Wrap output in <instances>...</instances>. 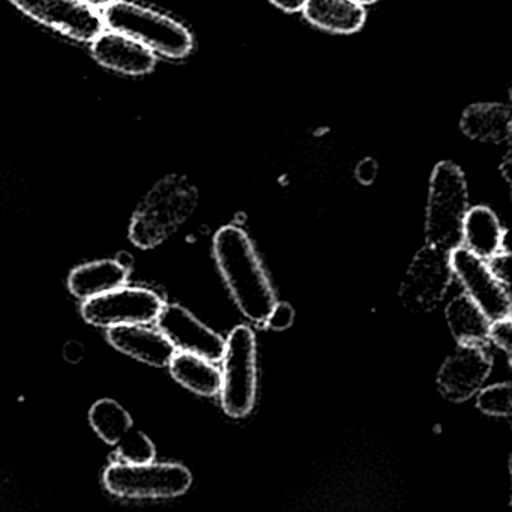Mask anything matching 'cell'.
<instances>
[{"mask_svg":"<svg viewBox=\"0 0 512 512\" xmlns=\"http://www.w3.org/2000/svg\"><path fill=\"white\" fill-rule=\"evenodd\" d=\"M214 254L236 304L254 323H265L275 302L268 275L247 233L236 226L218 230Z\"/></svg>","mask_w":512,"mask_h":512,"instance_id":"cell-1","label":"cell"},{"mask_svg":"<svg viewBox=\"0 0 512 512\" xmlns=\"http://www.w3.org/2000/svg\"><path fill=\"white\" fill-rule=\"evenodd\" d=\"M197 205V191L185 179L160 182L134 214L130 239L137 247L151 250L169 239Z\"/></svg>","mask_w":512,"mask_h":512,"instance_id":"cell-2","label":"cell"},{"mask_svg":"<svg viewBox=\"0 0 512 512\" xmlns=\"http://www.w3.org/2000/svg\"><path fill=\"white\" fill-rule=\"evenodd\" d=\"M469 211L466 179L460 167L442 161L434 167L428 194L425 241L451 253L463 245V223Z\"/></svg>","mask_w":512,"mask_h":512,"instance_id":"cell-3","label":"cell"},{"mask_svg":"<svg viewBox=\"0 0 512 512\" xmlns=\"http://www.w3.org/2000/svg\"><path fill=\"white\" fill-rule=\"evenodd\" d=\"M103 23L166 58H185L193 50V37L181 23L125 0H113L104 8Z\"/></svg>","mask_w":512,"mask_h":512,"instance_id":"cell-4","label":"cell"},{"mask_svg":"<svg viewBox=\"0 0 512 512\" xmlns=\"http://www.w3.org/2000/svg\"><path fill=\"white\" fill-rule=\"evenodd\" d=\"M110 493L125 499H170L190 490V470L176 463L110 464L103 476Z\"/></svg>","mask_w":512,"mask_h":512,"instance_id":"cell-5","label":"cell"},{"mask_svg":"<svg viewBox=\"0 0 512 512\" xmlns=\"http://www.w3.org/2000/svg\"><path fill=\"white\" fill-rule=\"evenodd\" d=\"M221 371V403L227 415L242 418L254 407L257 389V346L248 326H236L226 341Z\"/></svg>","mask_w":512,"mask_h":512,"instance_id":"cell-6","label":"cell"},{"mask_svg":"<svg viewBox=\"0 0 512 512\" xmlns=\"http://www.w3.org/2000/svg\"><path fill=\"white\" fill-rule=\"evenodd\" d=\"M452 274L448 251L425 244L407 269L401 284V301L413 313L434 310L445 298Z\"/></svg>","mask_w":512,"mask_h":512,"instance_id":"cell-7","label":"cell"},{"mask_svg":"<svg viewBox=\"0 0 512 512\" xmlns=\"http://www.w3.org/2000/svg\"><path fill=\"white\" fill-rule=\"evenodd\" d=\"M163 305L160 296L152 290L122 286L86 299L82 305V316L86 322L100 328L149 325L157 320Z\"/></svg>","mask_w":512,"mask_h":512,"instance_id":"cell-8","label":"cell"},{"mask_svg":"<svg viewBox=\"0 0 512 512\" xmlns=\"http://www.w3.org/2000/svg\"><path fill=\"white\" fill-rule=\"evenodd\" d=\"M452 272L460 278L466 295L493 320L511 317V299L506 287L491 275L487 262L463 245L449 253Z\"/></svg>","mask_w":512,"mask_h":512,"instance_id":"cell-9","label":"cell"},{"mask_svg":"<svg viewBox=\"0 0 512 512\" xmlns=\"http://www.w3.org/2000/svg\"><path fill=\"white\" fill-rule=\"evenodd\" d=\"M32 19L79 41H92L103 32V17L82 0H11Z\"/></svg>","mask_w":512,"mask_h":512,"instance_id":"cell-10","label":"cell"},{"mask_svg":"<svg viewBox=\"0 0 512 512\" xmlns=\"http://www.w3.org/2000/svg\"><path fill=\"white\" fill-rule=\"evenodd\" d=\"M155 322L158 331L163 332L179 352L193 353L211 362L223 359L226 350L224 338L181 305L164 304Z\"/></svg>","mask_w":512,"mask_h":512,"instance_id":"cell-11","label":"cell"},{"mask_svg":"<svg viewBox=\"0 0 512 512\" xmlns=\"http://www.w3.org/2000/svg\"><path fill=\"white\" fill-rule=\"evenodd\" d=\"M493 361L482 346L460 344L437 374V385L449 401L469 400L490 376Z\"/></svg>","mask_w":512,"mask_h":512,"instance_id":"cell-12","label":"cell"},{"mask_svg":"<svg viewBox=\"0 0 512 512\" xmlns=\"http://www.w3.org/2000/svg\"><path fill=\"white\" fill-rule=\"evenodd\" d=\"M92 55L103 67L128 76H143L154 70L155 53L121 32H101L92 40Z\"/></svg>","mask_w":512,"mask_h":512,"instance_id":"cell-13","label":"cell"},{"mask_svg":"<svg viewBox=\"0 0 512 512\" xmlns=\"http://www.w3.org/2000/svg\"><path fill=\"white\" fill-rule=\"evenodd\" d=\"M107 340L119 352L152 367H167L176 353L163 332L145 325L113 326L107 332Z\"/></svg>","mask_w":512,"mask_h":512,"instance_id":"cell-14","label":"cell"},{"mask_svg":"<svg viewBox=\"0 0 512 512\" xmlns=\"http://www.w3.org/2000/svg\"><path fill=\"white\" fill-rule=\"evenodd\" d=\"M127 280L128 269L121 262L98 260L74 269L68 278V287L74 296L86 301L125 286Z\"/></svg>","mask_w":512,"mask_h":512,"instance_id":"cell-15","label":"cell"},{"mask_svg":"<svg viewBox=\"0 0 512 512\" xmlns=\"http://www.w3.org/2000/svg\"><path fill=\"white\" fill-rule=\"evenodd\" d=\"M460 128L469 139L478 142H505L511 137V110L505 104H473L464 110Z\"/></svg>","mask_w":512,"mask_h":512,"instance_id":"cell-16","label":"cell"},{"mask_svg":"<svg viewBox=\"0 0 512 512\" xmlns=\"http://www.w3.org/2000/svg\"><path fill=\"white\" fill-rule=\"evenodd\" d=\"M305 19L334 34H355L365 23L364 5L353 0H307Z\"/></svg>","mask_w":512,"mask_h":512,"instance_id":"cell-17","label":"cell"},{"mask_svg":"<svg viewBox=\"0 0 512 512\" xmlns=\"http://www.w3.org/2000/svg\"><path fill=\"white\" fill-rule=\"evenodd\" d=\"M176 382L203 397L217 395L221 389V371L211 361L193 353L176 352L169 364Z\"/></svg>","mask_w":512,"mask_h":512,"instance_id":"cell-18","label":"cell"},{"mask_svg":"<svg viewBox=\"0 0 512 512\" xmlns=\"http://www.w3.org/2000/svg\"><path fill=\"white\" fill-rule=\"evenodd\" d=\"M449 329L458 344L484 346L488 341L490 319L467 295H458L446 308Z\"/></svg>","mask_w":512,"mask_h":512,"instance_id":"cell-19","label":"cell"},{"mask_svg":"<svg viewBox=\"0 0 512 512\" xmlns=\"http://www.w3.org/2000/svg\"><path fill=\"white\" fill-rule=\"evenodd\" d=\"M503 229L496 214L485 206L469 209L463 223V242L470 253L488 260L499 253Z\"/></svg>","mask_w":512,"mask_h":512,"instance_id":"cell-20","label":"cell"},{"mask_svg":"<svg viewBox=\"0 0 512 512\" xmlns=\"http://www.w3.org/2000/svg\"><path fill=\"white\" fill-rule=\"evenodd\" d=\"M89 421L95 433L109 443L116 446L124 437L128 436L134 428L133 418L118 401L104 398L97 401L89 412Z\"/></svg>","mask_w":512,"mask_h":512,"instance_id":"cell-21","label":"cell"},{"mask_svg":"<svg viewBox=\"0 0 512 512\" xmlns=\"http://www.w3.org/2000/svg\"><path fill=\"white\" fill-rule=\"evenodd\" d=\"M116 449L125 463H149L155 458L154 443L143 431L136 428H133L128 436L116 445Z\"/></svg>","mask_w":512,"mask_h":512,"instance_id":"cell-22","label":"cell"},{"mask_svg":"<svg viewBox=\"0 0 512 512\" xmlns=\"http://www.w3.org/2000/svg\"><path fill=\"white\" fill-rule=\"evenodd\" d=\"M476 406L481 412L491 416L511 415V385L509 383H497L485 389H479Z\"/></svg>","mask_w":512,"mask_h":512,"instance_id":"cell-23","label":"cell"},{"mask_svg":"<svg viewBox=\"0 0 512 512\" xmlns=\"http://www.w3.org/2000/svg\"><path fill=\"white\" fill-rule=\"evenodd\" d=\"M488 341L496 344L499 349L505 350L508 355L512 353V326L511 317L493 320L488 329Z\"/></svg>","mask_w":512,"mask_h":512,"instance_id":"cell-24","label":"cell"},{"mask_svg":"<svg viewBox=\"0 0 512 512\" xmlns=\"http://www.w3.org/2000/svg\"><path fill=\"white\" fill-rule=\"evenodd\" d=\"M491 275L503 286H511V254L496 253L488 259Z\"/></svg>","mask_w":512,"mask_h":512,"instance_id":"cell-25","label":"cell"},{"mask_svg":"<svg viewBox=\"0 0 512 512\" xmlns=\"http://www.w3.org/2000/svg\"><path fill=\"white\" fill-rule=\"evenodd\" d=\"M293 320H295V310H293L292 305L281 302V304L274 305L265 323L275 331H284V329L293 325Z\"/></svg>","mask_w":512,"mask_h":512,"instance_id":"cell-26","label":"cell"},{"mask_svg":"<svg viewBox=\"0 0 512 512\" xmlns=\"http://www.w3.org/2000/svg\"><path fill=\"white\" fill-rule=\"evenodd\" d=\"M377 166L373 160L364 161V163L359 164L358 170H356V178L359 179L361 184H371L376 178Z\"/></svg>","mask_w":512,"mask_h":512,"instance_id":"cell-27","label":"cell"},{"mask_svg":"<svg viewBox=\"0 0 512 512\" xmlns=\"http://www.w3.org/2000/svg\"><path fill=\"white\" fill-rule=\"evenodd\" d=\"M272 4L277 5L280 10L286 11V13H296L304 8L307 0H269Z\"/></svg>","mask_w":512,"mask_h":512,"instance_id":"cell-28","label":"cell"},{"mask_svg":"<svg viewBox=\"0 0 512 512\" xmlns=\"http://www.w3.org/2000/svg\"><path fill=\"white\" fill-rule=\"evenodd\" d=\"M82 2L94 8H106L107 5L112 4L113 0H82Z\"/></svg>","mask_w":512,"mask_h":512,"instance_id":"cell-29","label":"cell"},{"mask_svg":"<svg viewBox=\"0 0 512 512\" xmlns=\"http://www.w3.org/2000/svg\"><path fill=\"white\" fill-rule=\"evenodd\" d=\"M353 2H356V4H359V5H371V4H374V2H376V0H353Z\"/></svg>","mask_w":512,"mask_h":512,"instance_id":"cell-30","label":"cell"}]
</instances>
